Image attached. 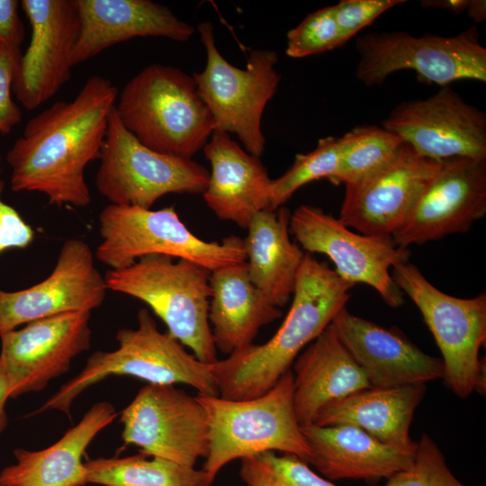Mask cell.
I'll return each instance as SVG.
<instances>
[{
  "label": "cell",
  "instance_id": "83f0119b",
  "mask_svg": "<svg viewBox=\"0 0 486 486\" xmlns=\"http://www.w3.org/2000/svg\"><path fill=\"white\" fill-rule=\"evenodd\" d=\"M291 213L286 207L256 213L244 239L248 275L274 306L284 307L292 296L304 254L290 238Z\"/></svg>",
  "mask_w": 486,
  "mask_h": 486
},
{
  "label": "cell",
  "instance_id": "b9f144b4",
  "mask_svg": "<svg viewBox=\"0 0 486 486\" xmlns=\"http://www.w3.org/2000/svg\"><path fill=\"white\" fill-rule=\"evenodd\" d=\"M2 168H1V157H0V174H1Z\"/></svg>",
  "mask_w": 486,
  "mask_h": 486
},
{
  "label": "cell",
  "instance_id": "8992f818",
  "mask_svg": "<svg viewBox=\"0 0 486 486\" xmlns=\"http://www.w3.org/2000/svg\"><path fill=\"white\" fill-rule=\"evenodd\" d=\"M148 255L122 269L108 270V290L145 302L167 333L202 363L218 359L209 322L211 271L194 262Z\"/></svg>",
  "mask_w": 486,
  "mask_h": 486
},
{
  "label": "cell",
  "instance_id": "d4e9b609",
  "mask_svg": "<svg viewBox=\"0 0 486 486\" xmlns=\"http://www.w3.org/2000/svg\"><path fill=\"white\" fill-rule=\"evenodd\" d=\"M293 404L301 427L326 405L370 388L364 372L330 323L293 362Z\"/></svg>",
  "mask_w": 486,
  "mask_h": 486
},
{
  "label": "cell",
  "instance_id": "9a60e30c",
  "mask_svg": "<svg viewBox=\"0 0 486 486\" xmlns=\"http://www.w3.org/2000/svg\"><path fill=\"white\" fill-rule=\"evenodd\" d=\"M91 312L59 314L0 335V365L11 398L40 392L69 371L73 359L91 346Z\"/></svg>",
  "mask_w": 486,
  "mask_h": 486
},
{
  "label": "cell",
  "instance_id": "7402d4cb",
  "mask_svg": "<svg viewBox=\"0 0 486 486\" xmlns=\"http://www.w3.org/2000/svg\"><path fill=\"white\" fill-rule=\"evenodd\" d=\"M202 149L211 165L204 202L220 220L247 230L256 213L270 209L266 168L223 131L214 130Z\"/></svg>",
  "mask_w": 486,
  "mask_h": 486
},
{
  "label": "cell",
  "instance_id": "4316f807",
  "mask_svg": "<svg viewBox=\"0 0 486 486\" xmlns=\"http://www.w3.org/2000/svg\"><path fill=\"white\" fill-rule=\"evenodd\" d=\"M209 322L217 349L230 355L253 343L258 330L282 316L249 278L246 262L211 272Z\"/></svg>",
  "mask_w": 486,
  "mask_h": 486
},
{
  "label": "cell",
  "instance_id": "ac0fdd59",
  "mask_svg": "<svg viewBox=\"0 0 486 486\" xmlns=\"http://www.w3.org/2000/svg\"><path fill=\"white\" fill-rule=\"evenodd\" d=\"M108 291L88 244L65 241L56 266L41 282L23 290H0V335L22 324L100 307Z\"/></svg>",
  "mask_w": 486,
  "mask_h": 486
},
{
  "label": "cell",
  "instance_id": "6da1fadb",
  "mask_svg": "<svg viewBox=\"0 0 486 486\" xmlns=\"http://www.w3.org/2000/svg\"><path fill=\"white\" fill-rule=\"evenodd\" d=\"M118 93L110 79L94 75L73 100L31 118L6 155L12 190L42 194L58 207L87 206L85 171L100 158Z\"/></svg>",
  "mask_w": 486,
  "mask_h": 486
},
{
  "label": "cell",
  "instance_id": "9c48e42d",
  "mask_svg": "<svg viewBox=\"0 0 486 486\" xmlns=\"http://www.w3.org/2000/svg\"><path fill=\"white\" fill-rule=\"evenodd\" d=\"M206 52L202 72L193 75L198 93L214 122V130L234 133L244 149L260 157L266 147L261 121L274 97L281 76L276 71L277 53L254 50L245 68L230 63L217 48L214 27L210 22L197 25Z\"/></svg>",
  "mask_w": 486,
  "mask_h": 486
},
{
  "label": "cell",
  "instance_id": "3957f363",
  "mask_svg": "<svg viewBox=\"0 0 486 486\" xmlns=\"http://www.w3.org/2000/svg\"><path fill=\"white\" fill-rule=\"evenodd\" d=\"M114 110L140 143L175 157L192 158L214 131L194 76L171 66L142 68L118 93Z\"/></svg>",
  "mask_w": 486,
  "mask_h": 486
},
{
  "label": "cell",
  "instance_id": "f35d334b",
  "mask_svg": "<svg viewBox=\"0 0 486 486\" xmlns=\"http://www.w3.org/2000/svg\"><path fill=\"white\" fill-rule=\"evenodd\" d=\"M471 0H422L423 8H441L451 11L456 14L467 12Z\"/></svg>",
  "mask_w": 486,
  "mask_h": 486
},
{
  "label": "cell",
  "instance_id": "ab89813d",
  "mask_svg": "<svg viewBox=\"0 0 486 486\" xmlns=\"http://www.w3.org/2000/svg\"><path fill=\"white\" fill-rule=\"evenodd\" d=\"M9 398H11L10 382L5 372L0 365V435L5 429L8 422L5 404Z\"/></svg>",
  "mask_w": 486,
  "mask_h": 486
},
{
  "label": "cell",
  "instance_id": "74e56055",
  "mask_svg": "<svg viewBox=\"0 0 486 486\" xmlns=\"http://www.w3.org/2000/svg\"><path fill=\"white\" fill-rule=\"evenodd\" d=\"M21 2L0 0V43L21 48L25 32L19 15Z\"/></svg>",
  "mask_w": 486,
  "mask_h": 486
},
{
  "label": "cell",
  "instance_id": "52a82bcc",
  "mask_svg": "<svg viewBox=\"0 0 486 486\" xmlns=\"http://www.w3.org/2000/svg\"><path fill=\"white\" fill-rule=\"evenodd\" d=\"M99 231L96 258L112 270L130 266L148 255L186 259L211 272L247 260L243 238L230 235L220 242L202 240L174 206L151 210L110 203L100 212Z\"/></svg>",
  "mask_w": 486,
  "mask_h": 486
},
{
  "label": "cell",
  "instance_id": "f546056e",
  "mask_svg": "<svg viewBox=\"0 0 486 486\" xmlns=\"http://www.w3.org/2000/svg\"><path fill=\"white\" fill-rule=\"evenodd\" d=\"M404 141L377 125L356 126L338 137L339 163L329 180L334 185L355 184L384 166Z\"/></svg>",
  "mask_w": 486,
  "mask_h": 486
},
{
  "label": "cell",
  "instance_id": "d6986e66",
  "mask_svg": "<svg viewBox=\"0 0 486 486\" xmlns=\"http://www.w3.org/2000/svg\"><path fill=\"white\" fill-rule=\"evenodd\" d=\"M21 7L31 39L12 90L23 107L34 110L69 81L80 21L75 0H22Z\"/></svg>",
  "mask_w": 486,
  "mask_h": 486
},
{
  "label": "cell",
  "instance_id": "1f68e13d",
  "mask_svg": "<svg viewBox=\"0 0 486 486\" xmlns=\"http://www.w3.org/2000/svg\"><path fill=\"white\" fill-rule=\"evenodd\" d=\"M240 476L248 486H337L300 458L274 452L241 459Z\"/></svg>",
  "mask_w": 486,
  "mask_h": 486
},
{
  "label": "cell",
  "instance_id": "4dcf8cb0",
  "mask_svg": "<svg viewBox=\"0 0 486 486\" xmlns=\"http://www.w3.org/2000/svg\"><path fill=\"white\" fill-rule=\"evenodd\" d=\"M338 163V137L320 139L310 152L297 154L290 168L278 178L272 179L270 209L282 207L299 188L312 181H329L337 172Z\"/></svg>",
  "mask_w": 486,
  "mask_h": 486
},
{
  "label": "cell",
  "instance_id": "d590c367",
  "mask_svg": "<svg viewBox=\"0 0 486 486\" xmlns=\"http://www.w3.org/2000/svg\"><path fill=\"white\" fill-rule=\"evenodd\" d=\"M22 55L21 48L0 43V134L10 133L22 120L21 110L12 96Z\"/></svg>",
  "mask_w": 486,
  "mask_h": 486
},
{
  "label": "cell",
  "instance_id": "ffe728a7",
  "mask_svg": "<svg viewBox=\"0 0 486 486\" xmlns=\"http://www.w3.org/2000/svg\"><path fill=\"white\" fill-rule=\"evenodd\" d=\"M331 324L371 387L426 384L443 379L442 359L426 354L397 329L356 316L346 307Z\"/></svg>",
  "mask_w": 486,
  "mask_h": 486
},
{
  "label": "cell",
  "instance_id": "44dd1931",
  "mask_svg": "<svg viewBox=\"0 0 486 486\" xmlns=\"http://www.w3.org/2000/svg\"><path fill=\"white\" fill-rule=\"evenodd\" d=\"M80 29L72 50V67L106 49L137 37L186 41L195 28L167 6L151 0H75Z\"/></svg>",
  "mask_w": 486,
  "mask_h": 486
},
{
  "label": "cell",
  "instance_id": "603a6c76",
  "mask_svg": "<svg viewBox=\"0 0 486 486\" xmlns=\"http://www.w3.org/2000/svg\"><path fill=\"white\" fill-rule=\"evenodd\" d=\"M310 448L307 464L329 480L389 479L408 469L415 449L392 446L350 425L302 427Z\"/></svg>",
  "mask_w": 486,
  "mask_h": 486
},
{
  "label": "cell",
  "instance_id": "7c38bea8",
  "mask_svg": "<svg viewBox=\"0 0 486 486\" xmlns=\"http://www.w3.org/2000/svg\"><path fill=\"white\" fill-rule=\"evenodd\" d=\"M290 233L308 253L326 255L343 280L373 287L392 308L403 304L404 294L391 271L409 261L408 248L398 247L392 235L355 233L339 219L312 205H300L291 213Z\"/></svg>",
  "mask_w": 486,
  "mask_h": 486
},
{
  "label": "cell",
  "instance_id": "30bf717a",
  "mask_svg": "<svg viewBox=\"0 0 486 486\" xmlns=\"http://www.w3.org/2000/svg\"><path fill=\"white\" fill-rule=\"evenodd\" d=\"M356 50V76L366 86L382 85L400 70H414L419 81L441 87L462 79L486 82V49L476 26L451 37L373 32L357 38Z\"/></svg>",
  "mask_w": 486,
  "mask_h": 486
},
{
  "label": "cell",
  "instance_id": "e575fe53",
  "mask_svg": "<svg viewBox=\"0 0 486 486\" xmlns=\"http://www.w3.org/2000/svg\"><path fill=\"white\" fill-rule=\"evenodd\" d=\"M404 0H341L332 5L343 45L360 30Z\"/></svg>",
  "mask_w": 486,
  "mask_h": 486
},
{
  "label": "cell",
  "instance_id": "cb8c5ba5",
  "mask_svg": "<svg viewBox=\"0 0 486 486\" xmlns=\"http://www.w3.org/2000/svg\"><path fill=\"white\" fill-rule=\"evenodd\" d=\"M118 413L108 401L94 404L80 421L56 443L38 451L18 448L16 463L0 472V486H84L87 471L83 456L97 434Z\"/></svg>",
  "mask_w": 486,
  "mask_h": 486
},
{
  "label": "cell",
  "instance_id": "60d3db41",
  "mask_svg": "<svg viewBox=\"0 0 486 486\" xmlns=\"http://www.w3.org/2000/svg\"><path fill=\"white\" fill-rule=\"evenodd\" d=\"M466 14L475 22H483L486 19L485 0H471Z\"/></svg>",
  "mask_w": 486,
  "mask_h": 486
},
{
  "label": "cell",
  "instance_id": "484cf974",
  "mask_svg": "<svg viewBox=\"0 0 486 486\" xmlns=\"http://www.w3.org/2000/svg\"><path fill=\"white\" fill-rule=\"evenodd\" d=\"M426 384L366 388L324 406L313 425H350L392 446L415 449L410 428ZM311 424V425H312Z\"/></svg>",
  "mask_w": 486,
  "mask_h": 486
},
{
  "label": "cell",
  "instance_id": "5b68a950",
  "mask_svg": "<svg viewBox=\"0 0 486 486\" xmlns=\"http://www.w3.org/2000/svg\"><path fill=\"white\" fill-rule=\"evenodd\" d=\"M136 328L117 331L118 346L95 351L85 367L64 383L35 411L58 410L70 414L73 401L87 388L109 376L126 375L152 384L176 383L194 388L198 394L218 396L211 364L198 360L167 332L162 333L146 308L139 310Z\"/></svg>",
  "mask_w": 486,
  "mask_h": 486
},
{
  "label": "cell",
  "instance_id": "4fadbf2b",
  "mask_svg": "<svg viewBox=\"0 0 486 486\" xmlns=\"http://www.w3.org/2000/svg\"><path fill=\"white\" fill-rule=\"evenodd\" d=\"M122 438L148 456L187 467L209 451V424L197 397L169 384L148 383L121 412Z\"/></svg>",
  "mask_w": 486,
  "mask_h": 486
},
{
  "label": "cell",
  "instance_id": "f1b7e54d",
  "mask_svg": "<svg viewBox=\"0 0 486 486\" xmlns=\"http://www.w3.org/2000/svg\"><path fill=\"white\" fill-rule=\"evenodd\" d=\"M87 483L103 486H202V472L144 454L85 462Z\"/></svg>",
  "mask_w": 486,
  "mask_h": 486
},
{
  "label": "cell",
  "instance_id": "d6a6232c",
  "mask_svg": "<svg viewBox=\"0 0 486 486\" xmlns=\"http://www.w3.org/2000/svg\"><path fill=\"white\" fill-rule=\"evenodd\" d=\"M286 38L285 53L293 58L319 55L343 45L332 5L309 14Z\"/></svg>",
  "mask_w": 486,
  "mask_h": 486
},
{
  "label": "cell",
  "instance_id": "836d02e7",
  "mask_svg": "<svg viewBox=\"0 0 486 486\" xmlns=\"http://www.w3.org/2000/svg\"><path fill=\"white\" fill-rule=\"evenodd\" d=\"M383 486H465L451 472L436 443L426 433L418 442L411 465Z\"/></svg>",
  "mask_w": 486,
  "mask_h": 486
},
{
  "label": "cell",
  "instance_id": "ba28073f",
  "mask_svg": "<svg viewBox=\"0 0 486 486\" xmlns=\"http://www.w3.org/2000/svg\"><path fill=\"white\" fill-rule=\"evenodd\" d=\"M400 290L417 306L442 354L443 380L458 397L485 393V361L479 352L486 341V294L464 299L435 287L412 263L391 271Z\"/></svg>",
  "mask_w": 486,
  "mask_h": 486
},
{
  "label": "cell",
  "instance_id": "8d00e7d4",
  "mask_svg": "<svg viewBox=\"0 0 486 486\" xmlns=\"http://www.w3.org/2000/svg\"><path fill=\"white\" fill-rule=\"evenodd\" d=\"M4 183L0 180V254L30 246L34 239L33 229L20 213L3 200Z\"/></svg>",
  "mask_w": 486,
  "mask_h": 486
},
{
  "label": "cell",
  "instance_id": "2e32d148",
  "mask_svg": "<svg viewBox=\"0 0 486 486\" xmlns=\"http://www.w3.org/2000/svg\"><path fill=\"white\" fill-rule=\"evenodd\" d=\"M486 214V158L443 159L392 237L402 248L463 233Z\"/></svg>",
  "mask_w": 486,
  "mask_h": 486
},
{
  "label": "cell",
  "instance_id": "8fae6325",
  "mask_svg": "<svg viewBox=\"0 0 486 486\" xmlns=\"http://www.w3.org/2000/svg\"><path fill=\"white\" fill-rule=\"evenodd\" d=\"M95 187L112 204L151 209L168 194L204 192L209 171L192 158L153 150L120 122L113 108L99 158Z\"/></svg>",
  "mask_w": 486,
  "mask_h": 486
},
{
  "label": "cell",
  "instance_id": "5bb4252c",
  "mask_svg": "<svg viewBox=\"0 0 486 486\" xmlns=\"http://www.w3.org/2000/svg\"><path fill=\"white\" fill-rule=\"evenodd\" d=\"M440 162L403 142L381 168L345 185L339 220L364 235H392L434 179Z\"/></svg>",
  "mask_w": 486,
  "mask_h": 486
},
{
  "label": "cell",
  "instance_id": "277c9868",
  "mask_svg": "<svg viewBox=\"0 0 486 486\" xmlns=\"http://www.w3.org/2000/svg\"><path fill=\"white\" fill-rule=\"evenodd\" d=\"M196 397L209 424V451L201 469L202 486H212L218 472L233 460L265 452L279 451L308 463L310 452L295 413L291 370L255 398Z\"/></svg>",
  "mask_w": 486,
  "mask_h": 486
},
{
  "label": "cell",
  "instance_id": "e0dca14e",
  "mask_svg": "<svg viewBox=\"0 0 486 486\" xmlns=\"http://www.w3.org/2000/svg\"><path fill=\"white\" fill-rule=\"evenodd\" d=\"M382 125L428 158H486V114L450 86L397 104Z\"/></svg>",
  "mask_w": 486,
  "mask_h": 486
},
{
  "label": "cell",
  "instance_id": "7a4b0ae2",
  "mask_svg": "<svg viewBox=\"0 0 486 486\" xmlns=\"http://www.w3.org/2000/svg\"><path fill=\"white\" fill-rule=\"evenodd\" d=\"M354 286L312 254L305 253L292 305L275 334L264 344L252 343L211 364L219 396L248 400L270 390L302 349L346 307Z\"/></svg>",
  "mask_w": 486,
  "mask_h": 486
}]
</instances>
